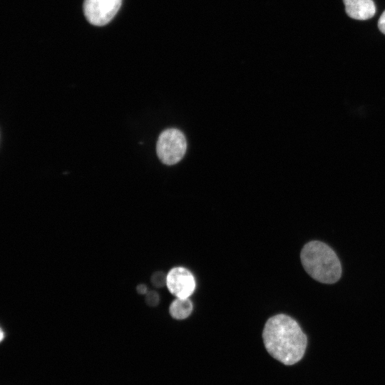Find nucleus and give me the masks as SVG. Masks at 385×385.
Returning a JSON list of instances; mask_svg holds the SVG:
<instances>
[{
  "label": "nucleus",
  "mask_w": 385,
  "mask_h": 385,
  "mask_svg": "<svg viewBox=\"0 0 385 385\" xmlns=\"http://www.w3.org/2000/svg\"><path fill=\"white\" fill-rule=\"evenodd\" d=\"M4 338V332L2 329H1V340L2 341Z\"/></svg>",
  "instance_id": "f8f14e48"
},
{
  "label": "nucleus",
  "mask_w": 385,
  "mask_h": 385,
  "mask_svg": "<svg viewBox=\"0 0 385 385\" xmlns=\"http://www.w3.org/2000/svg\"><path fill=\"white\" fill-rule=\"evenodd\" d=\"M137 292L140 294H146L148 291V287L145 284H138L136 287Z\"/></svg>",
  "instance_id": "9b49d317"
},
{
  "label": "nucleus",
  "mask_w": 385,
  "mask_h": 385,
  "mask_svg": "<svg viewBox=\"0 0 385 385\" xmlns=\"http://www.w3.org/2000/svg\"><path fill=\"white\" fill-rule=\"evenodd\" d=\"M145 302L150 307H155L160 302V296L155 291H148L145 295Z\"/></svg>",
  "instance_id": "1a4fd4ad"
},
{
  "label": "nucleus",
  "mask_w": 385,
  "mask_h": 385,
  "mask_svg": "<svg viewBox=\"0 0 385 385\" xmlns=\"http://www.w3.org/2000/svg\"><path fill=\"white\" fill-rule=\"evenodd\" d=\"M187 142L184 134L176 128L163 131L158 137L156 152L160 160L168 165L178 163L185 154Z\"/></svg>",
  "instance_id": "7ed1b4c3"
},
{
  "label": "nucleus",
  "mask_w": 385,
  "mask_h": 385,
  "mask_svg": "<svg viewBox=\"0 0 385 385\" xmlns=\"http://www.w3.org/2000/svg\"><path fill=\"white\" fill-rule=\"evenodd\" d=\"M166 286L178 298H189L196 287L193 274L184 267H175L167 273Z\"/></svg>",
  "instance_id": "39448f33"
},
{
  "label": "nucleus",
  "mask_w": 385,
  "mask_h": 385,
  "mask_svg": "<svg viewBox=\"0 0 385 385\" xmlns=\"http://www.w3.org/2000/svg\"><path fill=\"white\" fill-rule=\"evenodd\" d=\"M193 310V304L189 298L176 297L170 304L169 313L175 319L188 318Z\"/></svg>",
  "instance_id": "0eeeda50"
},
{
  "label": "nucleus",
  "mask_w": 385,
  "mask_h": 385,
  "mask_svg": "<svg viewBox=\"0 0 385 385\" xmlns=\"http://www.w3.org/2000/svg\"><path fill=\"white\" fill-rule=\"evenodd\" d=\"M121 3L122 0H85L84 15L91 24L104 26L114 17Z\"/></svg>",
  "instance_id": "20e7f679"
},
{
  "label": "nucleus",
  "mask_w": 385,
  "mask_h": 385,
  "mask_svg": "<svg viewBox=\"0 0 385 385\" xmlns=\"http://www.w3.org/2000/svg\"><path fill=\"white\" fill-rule=\"evenodd\" d=\"M167 274L161 271L155 272L150 278L152 284L156 287H163L166 285Z\"/></svg>",
  "instance_id": "6e6552de"
},
{
  "label": "nucleus",
  "mask_w": 385,
  "mask_h": 385,
  "mask_svg": "<svg viewBox=\"0 0 385 385\" xmlns=\"http://www.w3.org/2000/svg\"><path fill=\"white\" fill-rule=\"evenodd\" d=\"M378 27L380 31L385 34V11L382 13L378 21Z\"/></svg>",
  "instance_id": "9d476101"
},
{
  "label": "nucleus",
  "mask_w": 385,
  "mask_h": 385,
  "mask_svg": "<svg viewBox=\"0 0 385 385\" xmlns=\"http://www.w3.org/2000/svg\"><path fill=\"white\" fill-rule=\"evenodd\" d=\"M300 258L305 271L319 282L333 284L341 277L339 259L334 251L323 242L313 240L305 244Z\"/></svg>",
  "instance_id": "f03ea898"
},
{
  "label": "nucleus",
  "mask_w": 385,
  "mask_h": 385,
  "mask_svg": "<svg viewBox=\"0 0 385 385\" xmlns=\"http://www.w3.org/2000/svg\"><path fill=\"white\" fill-rule=\"evenodd\" d=\"M262 339L267 352L287 366L302 359L308 343L307 335L297 321L284 314L274 315L267 320Z\"/></svg>",
  "instance_id": "f257e3e1"
},
{
  "label": "nucleus",
  "mask_w": 385,
  "mask_h": 385,
  "mask_svg": "<svg viewBox=\"0 0 385 385\" xmlns=\"http://www.w3.org/2000/svg\"><path fill=\"white\" fill-rule=\"evenodd\" d=\"M346 14L356 20H367L376 13V6L372 0H343Z\"/></svg>",
  "instance_id": "423d86ee"
}]
</instances>
